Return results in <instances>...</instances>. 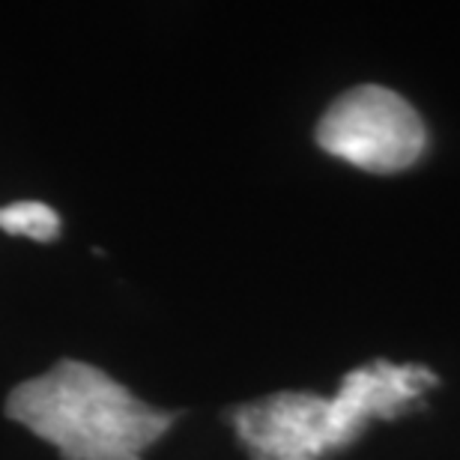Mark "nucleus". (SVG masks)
I'll use <instances>...</instances> for the list:
<instances>
[{"label":"nucleus","mask_w":460,"mask_h":460,"mask_svg":"<svg viewBox=\"0 0 460 460\" xmlns=\"http://www.w3.org/2000/svg\"><path fill=\"white\" fill-rule=\"evenodd\" d=\"M317 144L362 171L398 173L421 159L428 132L403 96L380 84H362L347 90L320 117Z\"/></svg>","instance_id":"7ed1b4c3"},{"label":"nucleus","mask_w":460,"mask_h":460,"mask_svg":"<svg viewBox=\"0 0 460 460\" xmlns=\"http://www.w3.org/2000/svg\"><path fill=\"white\" fill-rule=\"evenodd\" d=\"M437 374L421 365L371 362L344 376L335 398L279 392L230 412L252 460H320L356 443L371 419H392L421 401Z\"/></svg>","instance_id":"f257e3e1"},{"label":"nucleus","mask_w":460,"mask_h":460,"mask_svg":"<svg viewBox=\"0 0 460 460\" xmlns=\"http://www.w3.org/2000/svg\"><path fill=\"white\" fill-rule=\"evenodd\" d=\"M0 230L36 239V243H51L60 234V216L42 200H15L9 207H0Z\"/></svg>","instance_id":"20e7f679"},{"label":"nucleus","mask_w":460,"mask_h":460,"mask_svg":"<svg viewBox=\"0 0 460 460\" xmlns=\"http://www.w3.org/2000/svg\"><path fill=\"white\" fill-rule=\"evenodd\" d=\"M6 416L51 443L63 460H141L177 412L137 401L102 367L63 358L9 392Z\"/></svg>","instance_id":"f03ea898"}]
</instances>
